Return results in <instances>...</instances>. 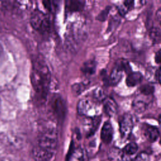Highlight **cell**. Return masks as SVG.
<instances>
[{
    "mask_svg": "<svg viewBox=\"0 0 161 161\" xmlns=\"http://www.w3.org/2000/svg\"><path fill=\"white\" fill-rule=\"evenodd\" d=\"M43 4L45 8H47L49 11L51 10L52 4H51V2L50 1H43Z\"/></svg>",
    "mask_w": 161,
    "mask_h": 161,
    "instance_id": "cell-30",
    "label": "cell"
},
{
    "mask_svg": "<svg viewBox=\"0 0 161 161\" xmlns=\"http://www.w3.org/2000/svg\"><path fill=\"white\" fill-rule=\"evenodd\" d=\"M148 156L146 153H141L138 155L136 161H148Z\"/></svg>",
    "mask_w": 161,
    "mask_h": 161,
    "instance_id": "cell-25",
    "label": "cell"
},
{
    "mask_svg": "<svg viewBox=\"0 0 161 161\" xmlns=\"http://www.w3.org/2000/svg\"><path fill=\"white\" fill-rule=\"evenodd\" d=\"M31 81L33 87L37 94L41 98H46L51 82L45 80L33 70L31 74Z\"/></svg>",
    "mask_w": 161,
    "mask_h": 161,
    "instance_id": "cell-3",
    "label": "cell"
},
{
    "mask_svg": "<svg viewBox=\"0 0 161 161\" xmlns=\"http://www.w3.org/2000/svg\"><path fill=\"white\" fill-rule=\"evenodd\" d=\"M161 13H160V9L159 8L158 10H157V13H156V18H157V21H158V22H160V19H161Z\"/></svg>",
    "mask_w": 161,
    "mask_h": 161,
    "instance_id": "cell-31",
    "label": "cell"
},
{
    "mask_svg": "<svg viewBox=\"0 0 161 161\" xmlns=\"http://www.w3.org/2000/svg\"><path fill=\"white\" fill-rule=\"evenodd\" d=\"M160 59H161V53H160V50H158L156 53H155V60L156 63L159 64L160 62Z\"/></svg>",
    "mask_w": 161,
    "mask_h": 161,
    "instance_id": "cell-29",
    "label": "cell"
},
{
    "mask_svg": "<svg viewBox=\"0 0 161 161\" xmlns=\"http://www.w3.org/2000/svg\"><path fill=\"white\" fill-rule=\"evenodd\" d=\"M57 145L56 130L50 129L45 131L40 136L38 146L54 153Z\"/></svg>",
    "mask_w": 161,
    "mask_h": 161,
    "instance_id": "cell-2",
    "label": "cell"
},
{
    "mask_svg": "<svg viewBox=\"0 0 161 161\" xmlns=\"http://www.w3.org/2000/svg\"><path fill=\"white\" fill-rule=\"evenodd\" d=\"M86 87V84L82 83H76L72 86V90L75 95H79L82 93Z\"/></svg>",
    "mask_w": 161,
    "mask_h": 161,
    "instance_id": "cell-22",
    "label": "cell"
},
{
    "mask_svg": "<svg viewBox=\"0 0 161 161\" xmlns=\"http://www.w3.org/2000/svg\"><path fill=\"white\" fill-rule=\"evenodd\" d=\"M103 109L109 116H113L118 111V106L115 101L111 97H106L103 101Z\"/></svg>",
    "mask_w": 161,
    "mask_h": 161,
    "instance_id": "cell-12",
    "label": "cell"
},
{
    "mask_svg": "<svg viewBox=\"0 0 161 161\" xmlns=\"http://www.w3.org/2000/svg\"><path fill=\"white\" fill-rule=\"evenodd\" d=\"M94 97L96 100L103 101L106 97L103 90L100 87H97L94 91Z\"/></svg>",
    "mask_w": 161,
    "mask_h": 161,
    "instance_id": "cell-23",
    "label": "cell"
},
{
    "mask_svg": "<svg viewBox=\"0 0 161 161\" xmlns=\"http://www.w3.org/2000/svg\"><path fill=\"white\" fill-rule=\"evenodd\" d=\"M47 17L42 11L35 9L30 16V24L33 29L40 31Z\"/></svg>",
    "mask_w": 161,
    "mask_h": 161,
    "instance_id": "cell-8",
    "label": "cell"
},
{
    "mask_svg": "<svg viewBox=\"0 0 161 161\" xmlns=\"http://www.w3.org/2000/svg\"><path fill=\"white\" fill-rule=\"evenodd\" d=\"M154 78L156 82H157L158 83H160V67H158L154 74Z\"/></svg>",
    "mask_w": 161,
    "mask_h": 161,
    "instance_id": "cell-27",
    "label": "cell"
},
{
    "mask_svg": "<svg viewBox=\"0 0 161 161\" xmlns=\"http://www.w3.org/2000/svg\"><path fill=\"white\" fill-rule=\"evenodd\" d=\"M138 148V145L136 143H135L134 142H131V143L127 144L125 147L123 152L126 155H133L137 152Z\"/></svg>",
    "mask_w": 161,
    "mask_h": 161,
    "instance_id": "cell-20",
    "label": "cell"
},
{
    "mask_svg": "<svg viewBox=\"0 0 161 161\" xmlns=\"http://www.w3.org/2000/svg\"><path fill=\"white\" fill-rule=\"evenodd\" d=\"M147 106L148 102L140 97H137L135 98L132 103V108L137 113H142L144 112L147 109Z\"/></svg>",
    "mask_w": 161,
    "mask_h": 161,
    "instance_id": "cell-14",
    "label": "cell"
},
{
    "mask_svg": "<svg viewBox=\"0 0 161 161\" xmlns=\"http://www.w3.org/2000/svg\"><path fill=\"white\" fill-rule=\"evenodd\" d=\"M53 152L36 146L33 148L32 156L35 161H49L52 156Z\"/></svg>",
    "mask_w": 161,
    "mask_h": 161,
    "instance_id": "cell-9",
    "label": "cell"
},
{
    "mask_svg": "<svg viewBox=\"0 0 161 161\" xmlns=\"http://www.w3.org/2000/svg\"><path fill=\"white\" fill-rule=\"evenodd\" d=\"M119 132L123 138L128 137L133 128V118L130 114H124L119 121Z\"/></svg>",
    "mask_w": 161,
    "mask_h": 161,
    "instance_id": "cell-5",
    "label": "cell"
},
{
    "mask_svg": "<svg viewBox=\"0 0 161 161\" xmlns=\"http://www.w3.org/2000/svg\"><path fill=\"white\" fill-rule=\"evenodd\" d=\"M145 135L147 138L152 142L156 141L159 137V130L158 129L153 126L148 125L145 128Z\"/></svg>",
    "mask_w": 161,
    "mask_h": 161,
    "instance_id": "cell-15",
    "label": "cell"
},
{
    "mask_svg": "<svg viewBox=\"0 0 161 161\" xmlns=\"http://www.w3.org/2000/svg\"><path fill=\"white\" fill-rule=\"evenodd\" d=\"M84 3L83 1H67L65 5L66 10L70 13L81 11L84 8Z\"/></svg>",
    "mask_w": 161,
    "mask_h": 161,
    "instance_id": "cell-17",
    "label": "cell"
},
{
    "mask_svg": "<svg viewBox=\"0 0 161 161\" xmlns=\"http://www.w3.org/2000/svg\"><path fill=\"white\" fill-rule=\"evenodd\" d=\"M109 9H110V7L109 6H108L106 7V8H105L99 15L97 17V18L99 20V21H104L107 16H108V13L109 11Z\"/></svg>",
    "mask_w": 161,
    "mask_h": 161,
    "instance_id": "cell-24",
    "label": "cell"
},
{
    "mask_svg": "<svg viewBox=\"0 0 161 161\" xmlns=\"http://www.w3.org/2000/svg\"><path fill=\"white\" fill-rule=\"evenodd\" d=\"M123 4L126 6V8L130 10L131 9L134 5V1H125L123 2Z\"/></svg>",
    "mask_w": 161,
    "mask_h": 161,
    "instance_id": "cell-28",
    "label": "cell"
},
{
    "mask_svg": "<svg viewBox=\"0 0 161 161\" xmlns=\"http://www.w3.org/2000/svg\"><path fill=\"white\" fill-rule=\"evenodd\" d=\"M66 161H84V153L80 147H74L71 145L66 157Z\"/></svg>",
    "mask_w": 161,
    "mask_h": 161,
    "instance_id": "cell-10",
    "label": "cell"
},
{
    "mask_svg": "<svg viewBox=\"0 0 161 161\" xmlns=\"http://www.w3.org/2000/svg\"><path fill=\"white\" fill-rule=\"evenodd\" d=\"M143 80V75L140 72H130L126 79V84L128 87H135L140 84Z\"/></svg>",
    "mask_w": 161,
    "mask_h": 161,
    "instance_id": "cell-13",
    "label": "cell"
},
{
    "mask_svg": "<svg viewBox=\"0 0 161 161\" xmlns=\"http://www.w3.org/2000/svg\"><path fill=\"white\" fill-rule=\"evenodd\" d=\"M113 137V128L109 121L104 123L101 131V138L102 141L106 144L111 142Z\"/></svg>",
    "mask_w": 161,
    "mask_h": 161,
    "instance_id": "cell-11",
    "label": "cell"
},
{
    "mask_svg": "<svg viewBox=\"0 0 161 161\" xmlns=\"http://www.w3.org/2000/svg\"><path fill=\"white\" fill-rule=\"evenodd\" d=\"M50 110L58 121H63L65 118L67 108L65 100L59 94H55L50 101Z\"/></svg>",
    "mask_w": 161,
    "mask_h": 161,
    "instance_id": "cell-1",
    "label": "cell"
},
{
    "mask_svg": "<svg viewBox=\"0 0 161 161\" xmlns=\"http://www.w3.org/2000/svg\"><path fill=\"white\" fill-rule=\"evenodd\" d=\"M109 156L111 161H130L123 151L116 148H113L110 150Z\"/></svg>",
    "mask_w": 161,
    "mask_h": 161,
    "instance_id": "cell-18",
    "label": "cell"
},
{
    "mask_svg": "<svg viewBox=\"0 0 161 161\" xmlns=\"http://www.w3.org/2000/svg\"><path fill=\"white\" fill-rule=\"evenodd\" d=\"M129 11V9L126 7V6L123 3L119 8H118V11L121 16H124L125 14L127 13V12Z\"/></svg>",
    "mask_w": 161,
    "mask_h": 161,
    "instance_id": "cell-26",
    "label": "cell"
},
{
    "mask_svg": "<svg viewBox=\"0 0 161 161\" xmlns=\"http://www.w3.org/2000/svg\"><path fill=\"white\" fill-rule=\"evenodd\" d=\"M124 71V62H121L119 64H116L113 69L109 75L108 80V83L112 86L117 85L121 80Z\"/></svg>",
    "mask_w": 161,
    "mask_h": 161,
    "instance_id": "cell-7",
    "label": "cell"
},
{
    "mask_svg": "<svg viewBox=\"0 0 161 161\" xmlns=\"http://www.w3.org/2000/svg\"><path fill=\"white\" fill-rule=\"evenodd\" d=\"M150 38L156 43H159L160 40V29L159 27L154 26L150 30Z\"/></svg>",
    "mask_w": 161,
    "mask_h": 161,
    "instance_id": "cell-21",
    "label": "cell"
},
{
    "mask_svg": "<svg viewBox=\"0 0 161 161\" xmlns=\"http://www.w3.org/2000/svg\"><path fill=\"white\" fill-rule=\"evenodd\" d=\"M78 113L81 116H84L88 118L96 116V104L92 101L87 99H80L77 106Z\"/></svg>",
    "mask_w": 161,
    "mask_h": 161,
    "instance_id": "cell-4",
    "label": "cell"
},
{
    "mask_svg": "<svg viewBox=\"0 0 161 161\" xmlns=\"http://www.w3.org/2000/svg\"><path fill=\"white\" fill-rule=\"evenodd\" d=\"M140 92L146 96H150L155 91V87L153 86L150 84H147L142 86L140 87Z\"/></svg>",
    "mask_w": 161,
    "mask_h": 161,
    "instance_id": "cell-19",
    "label": "cell"
},
{
    "mask_svg": "<svg viewBox=\"0 0 161 161\" xmlns=\"http://www.w3.org/2000/svg\"><path fill=\"white\" fill-rule=\"evenodd\" d=\"M33 70L46 80L51 82V73L50 69L43 60L41 58L36 59L33 65Z\"/></svg>",
    "mask_w": 161,
    "mask_h": 161,
    "instance_id": "cell-6",
    "label": "cell"
},
{
    "mask_svg": "<svg viewBox=\"0 0 161 161\" xmlns=\"http://www.w3.org/2000/svg\"><path fill=\"white\" fill-rule=\"evenodd\" d=\"M96 70V63L94 60H89L84 62L80 67V70L86 75H92Z\"/></svg>",
    "mask_w": 161,
    "mask_h": 161,
    "instance_id": "cell-16",
    "label": "cell"
}]
</instances>
